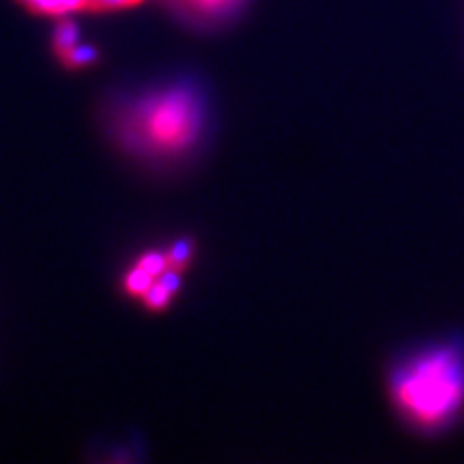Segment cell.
I'll use <instances>...</instances> for the list:
<instances>
[{
  "label": "cell",
  "instance_id": "6da1fadb",
  "mask_svg": "<svg viewBox=\"0 0 464 464\" xmlns=\"http://www.w3.org/2000/svg\"><path fill=\"white\" fill-rule=\"evenodd\" d=\"M111 138L128 155L148 163H174L201 143L208 103L192 82H177L126 97L109 112Z\"/></svg>",
  "mask_w": 464,
  "mask_h": 464
},
{
  "label": "cell",
  "instance_id": "7a4b0ae2",
  "mask_svg": "<svg viewBox=\"0 0 464 464\" xmlns=\"http://www.w3.org/2000/svg\"><path fill=\"white\" fill-rule=\"evenodd\" d=\"M389 393L401 416L418 430L453 424L464 411V343L435 341L401 358L391 370Z\"/></svg>",
  "mask_w": 464,
  "mask_h": 464
},
{
  "label": "cell",
  "instance_id": "3957f363",
  "mask_svg": "<svg viewBox=\"0 0 464 464\" xmlns=\"http://www.w3.org/2000/svg\"><path fill=\"white\" fill-rule=\"evenodd\" d=\"M170 5L196 25H219L237 16L246 0H170Z\"/></svg>",
  "mask_w": 464,
  "mask_h": 464
},
{
  "label": "cell",
  "instance_id": "277c9868",
  "mask_svg": "<svg viewBox=\"0 0 464 464\" xmlns=\"http://www.w3.org/2000/svg\"><path fill=\"white\" fill-rule=\"evenodd\" d=\"M29 12L37 14V16H54L63 18L70 14L85 12L87 0H18Z\"/></svg>",
  "mask_w": 464,
  "mask_h": 464
},
{
  "label": "cell",
  "instance_id": "5b68a950",
  "mask_svg": "<svg viewBox=\"0 0 464 464\" xmlns=\"http://www.w3.org/2000/svg\"><path fill=\"white\" fill-rule=\"evenodd\" d=\"M78 43H80V29H78L76 22L64 18L61 24L56 25L54 35H53V49H54L56 56L61 58L64 53L74 49Z\"/></svg>",
  "mask_w": 464,
  "mask_h": 464
},
{
  "label": "cell",
  "instance_id": "8992f818",
  "mask_svg": "<svg viewBox=\"0 0 464 464\" xmlns=\"http://www.w3.org/2000/svg\"><path fill=\"white\" fill-rule=\"evenodd\" d=\"M153 279L155 277L151 273H148L143 267L136 266L132 271L126 275V281H124L126 293L132 295V296H143L153 286Z\"/></svg>",
  "mask_w": 464,
  "mask_h": 464
},
{
  "label": "cell",
  "instance_id": "52a82bcc",
  "mask_svg": "<svg viewBox=\"0 0 464 464\" xmlns=\"http://www.w3.org/2000/svg\"><path fill=\"white\" fill-rule=\"evenodd\" d=\"M97 61V49L92 45H78L61 56V63L68 68H83Z\"/></svg>",
  "mask_w": 464,
  "mask_h": 464
},
{
  "label": "cell",
  "instance_id": "ba28073f",
  "mask_svg": "<svg viewBox=\"0 0 464 464\" xmlns=\"http://www.w3.org/2000/svg\"><path fill=\"white\" fill-rule=\"evenodd\" d=\"M167 257V269L172 271H182L188 264H190V257H192V242L190 240H180V242H174L172 248L169 250Z\"/></svg>",
  "mask_w": 464,
  "mask_h": 464
},
{
  "label": "cell",
  "instance_id": "9c48e42d",
  "mask_svg": "<svg viewBox=\"0 0 464 464\" xmlns=\"http://www.w3.org/2000/svg\"><path fill=\"white\" fill-rule=\"evenodd\" d=\"M141 3H143V0H87L85 12H93V14L121 12V10L134 8Z\"/></svg>",
  "mask_w": 464,
  "mask_h": 464
},
{
  "label": "cell",
  "instance_id": "30bf717a",
  "mask_svg": "<svg viewBox=\"0 0 464 464\" xmlns=\"http://www.w3.org/2000/svg\"><path fill=\"white\" fill-rule=\"evenodd\" d=\"M170 298H172V293L170 290L167 288V286H163L161 283H155L148 293L143 295V302H145V306H148L150 310H153V312H159V310H163V308H167L169 306V302H170Z\"/></svg>",
  "mask_w": 464,
  "mask_h": 464
},
{
  "label": "cell",
  "instance_id": "8fae6325",
  "mask_svg": "<svg viewBox=\"0 0 464 464\" xmlns=\"http://www.w3.org/2000/svg\"><path fill=\"white\" fill-rule=\"evenodd\" d=\"M138 266L143 267L148 273H151L153 277H159V275L167 269V257L161 254L151 252V254H145L143 257H140Z\"/></svg>",
  "mask_w": 464,
  "mask_h": 464
}]
</instances>
